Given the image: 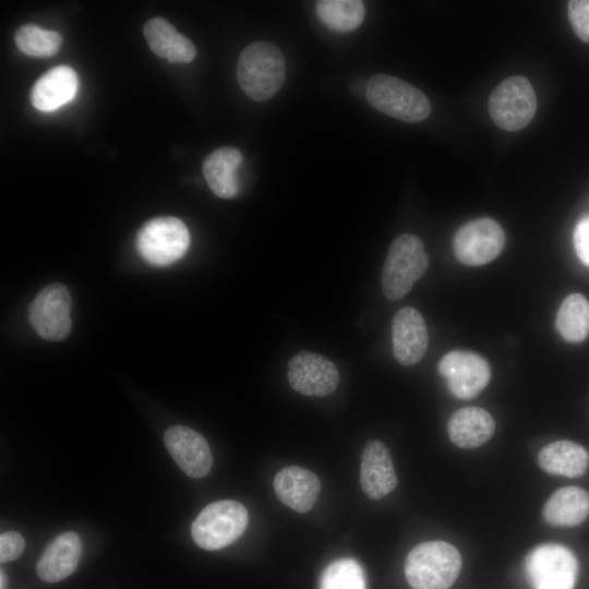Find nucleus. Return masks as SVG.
Returning <instances> with one entry per match:
<instances>
[{"instance_id":"nucleus-1","label":"nucleus","mask_w":589,"mask_h":589,"mask_svg":"<svg viewBox=\"0 0 589 589\" xmlns=\"http://www.w3.org/2000/svg\"><path fill=\"white\" fill-rule=\"evenodd\" d=\"M286 79L283 52L268 41H254L241 52L237 63V81L253 100L273 97Z\"/></svg>"},{"instance_id":"nucleus-2","label":"nucleus","mask_w":589,"mask_h":589,"mask_svg":"<svg viewBox=\"0 0 589 589\" xmlns=\"http://www.w3.org/2000/svg\"><path fill=\"white\" fill-rule=\"evenodd\" d=\"M458 550L445 541H426L407 555L405 575L413 589H448L461 569Z\"/></svg>"},{"instance_id":"nucleus-3","label":"nucleus","mask_w":589,"mask_h":589,"mask_svg":"<svg viewBox=\"0 0 589 589\" xmlns=\"http://www.w3.org/2000/svg\"><path fill=\"white\" fill-rule=\"evenodd\" d=\"M429 265V257L423 242L414 235L404 233L396 237L388 248L382 269V290L392 300H400L423 276Z\"/></svg>"},{"instance_id":"nucleus-4","label":"nucleus","mask_w":589,"mask_h":589,"mask_svg":"<svg viewBox=\"0 0 589 589\" xmlns=\"http://www.w3.org/2000/svg\"><path fill=\"white\" fill-rule=\"evenodd\" d=\"M365 96L373 108L401 121L420 122L431 112V104L420 89L393 75H373Z\"/></svg>"},{"instance_id":"nucleus-5","label":"nucleus","mask_w":589,"mask_h":589,"mask_svg":"<svg viewBox=\"0 0 589 589\" xmlns=\"http://www.w3.org/2000/svg\"><path fill=\"white\" fill-rule=\"evenodd\" d=\"M249 521L247 508L239 502L223 500L208 504L191 526L193 541L205 550H219L235 542Z\"/></svg>"},{"instance_id":"nucleus-6","label":"nucleus","mask_w":589,"mask_h":589,"mask_svg":"<svg viewBox=\"0 0 589 589\" xmlns=\"http://www.w3.org/2000/svg\"><path fill=\"white\" fill-rule=\"evenodd\" d=\"M190 233L184 223L171 216L146 221L136 235L140 255L155 266H167L179 261L188 251Z\"/></svg>"},{"instance_id":"nucleus-7","label":"nucleus","mask_w":589,"mask_h":589,"mask_svg":"<svg viewBox=\"0 0 589 589\" xmlns=\"http://www.w3.org/2000/svg\"><path fill=\"white\" fill-rule=\"evenodd\" d=\"M525 572L532 589H573L578 564L568 548L558 543H544L528 553Z\"/></svg>"},{"instance_id":"nucleus-8","label":"nucleus","mask_w":589,"mask_h":589,"mask_svg":"<svg viewBox=\"0 0 589 589\" xmlns=\"http://www.w3.org/2000/svg\"><path fill=\"white\" fill-rule=\"evenodd\" d=\"M537 110V97L528 79L509 76L489 97V113L494 123L506 131L525 128Z\"/></svg>"},{"instance_id":"nucleus-9","label":"nucleus","mask_w":589,"mask_h":589,"mask_svg":"<svg viewBox=\"0 0 589 589\" xmlns=\"http://www.w3.org/2000/svg\"><path fill=\"white\" fill-rule=\"evenodd\" d=\"M505 247V232L501 225L482 217L462 225L453 239L456 259L468 266L484 265L495 260Z\"/></svg>"},{"instance_id":"nucleus-10","label":"nucleus","mask_w":589,"mask_h":589,"mask_svg":"<svg viewBox=\"0 0 589 589\" xmlns=\"http://www.w3.org/2000/svg\"><path fill=\"white\" fill-rule=\"evenodd\" d=\"M438 372L446 380L449 393L458 399L478 396L489 384L491 368L481 354L456 349L438 362Z\"/></svg>"},{"instance_id":"nucleus-11","label":"nucleus","mask_w":589,"mask_h":589,"mask_svg":"<svg viewBox=\"0 0 589 589\" xmlns=\"http://www.w3.org/2000/svg\"><path fill=\"white\" fill-rule=\"evenodd\" d=\"M70 309L68 288L62 284H51L43 288L29 304L28 320L44 339L62 340L72 326Z\"/></svg>"},{"instance_id":"nucleus-12","label":"nucleus","mask_w":589,"mask_h":589,"mask_svg":"<svg viewBox=\"0 0 589 589\" xmlns=\"http://www.w3.org/2000/svg\"><path fill=\"white\" fill-rule=\"evenodd\" d=\"M287 376L290 386L305 396H327L335 392L339 383L336 365L311 351L298 352L289 360Z\"/></svg>"},{"instance_id":"nucleus-13","label":"nucleus","mask_w":589,"mask_h":589,"mask_svg":"<svg viewBox=\"0 0 589 589\" xmlns=\"http://www.w3.org/2000/svg\"><path fill=\"white\" fill-rule=\"evenodd\" d=\"M393 354L405 366L418 363L426 352L429 334L421 313L411 306L398 310L392 320Z\"/></svg>"},{"instance_id":"nucleus-14","label":"nucleus","mask_w":589,"mask_h":589,"mask_svg":"<svg viewBox=\"0 0 589 589\" xmlns=\"http://www.w3.org/2000/svg\"><path fill=\"white\" fill-rule=\"evenodd\" d=\"M165 445L177 465L191 478L205 477L213 465L211 448L196 431L173 425L164 435Z\"/></svg>"},{"instance_id":"nucleus-15","label":"nucleus","mask_w":589,"mask_h":589,"mask_svg":"<svg viewBox=\"0 0 589 589\" xmlns=\"http://www.w3.org/2000/svg\"><path fill=\"white\" fill-rule=\"evenodd\" d=\"M390 454L380 440L369 441L361 455L360 484L371 500H380L397 486Z\"/></svg>"},{"instance_id":"nucleus-16","label":"nucleus","mask_w":589,"mask_h":589,"mask_svg":"<svg viewBox=\"0 0 589 589\" xmlns=\"http://www.w3.org/2000/svg\"><path fill=\"white\" fill-rule=\"evenodd\" d=\"M277 498L298 513L309 512L321 492V482L315 473L298 466H288L274 478Z\"/></svg>"},{"instance_id":"nucleus-17","label":"nucleus","mask_w":589,"mask_h":589,"mask_svg":"<svg viewBox=\"0 0 589 589\" xmlns=\"http://www.w3.org/2000/svg\"><path fill=\"white\" fill-rule=\"evenodd\" d=\"M82 543L77 533L68 531L56 537L37 562V574L46 582H57L70 576L77 567Z\"/></svg>"},{"instance_id":"nucleus-18","label":"nucleus","mask_w":589,"mask_h":589,"mask_svg":"<svg viewBox=\"0 0 589 589\" xmlns=\"http://www.w3.org/2000/svg\"><path fill=\"white\" fill-rule=\"evenodd\" d=\"M77 85V75L72 68L55 67L36 81L31 91V101L40 111H55L75 97Z\"/></svg>"},{"instance_id":"nucleus-19","label":"nucleus","mask_w":589,"mask_h":589,"mask_svg":"<svg viewBox=\"0 0 589 589\" xmlns=\"http://www.w3.org/2000/svg\"><path fill=\"white\" fill-rule=\"evenodd\" d=\"M495 432L493 417L480 407H465L456 410L447 422V433L457 447L477 448L486 443Z\"/></svg>"},{"instance_id":"nucleus-20","label":"nucleus","mask_w":589,"mask_h":589,"mask_svg":"<svg viewBox=\"0 0 589 589\" xmlns=\"http://www.w3.org/2000/svg\"><path fill=\"white\" fill-rule=\"evenodd\" d=\"M242 163L241 152L224 146L212 152L203 161V175L212 192L221 199H231L239 192L238 168Z\"/></svg>"},{"instance_id":"nucleus-21","label":"nucleus","mask_w":589,"mask_h":589,"mask_svg":"<svg viewBox=\"0 0 589 589\" xmlns=\"http://www.w3.org/2000/svg\"><path fill=\"white\" fill-rule=\"evenodd\" d=\"M143 33L151 49L169 62L188 63L196 55L193 43L163 17L147 21Z\"/></svg>"},{"instance_id":"nucleus-22","label":"nucleus","mask_w":589,"mask_h":589,"mask_svg":"<svg viewBox=\"0 0 589 589\" xmlns=\"http://www.w3.org/2000/svg\"><path fill=\"white\" fill-rule=\"evenodd\" d=\"M544 520L555 527H574L589 516V493L579 486L556 490L542 508Z\"/></svg>"},{"instance_id":"nucleus-23","label":"nucleus","mask_w":589,"mask_h":589,"mask_svg":"<svg viewBox=\"0 0 589 589\" xmlns=\"http://www.w3.org/2000/svg\"><path fill=\"white\" fill-rule=\"evenodd\" d=\"M538 462L550 474L578 478L588 468L589 453L576 442L561 440L543 446L539 452Z\"/></svg>"},{"instance_id":"nucleus-24","label":"nucleus","mask_w":589,"mask_h":589,"mask_svg":"<svg viewBox=\"0 0 589 589\" xmlns=\"http://www.w3.org/2000/svg\"><path fill=\"white\" fill-rule=\"evenodd\" d=\"M556 329L568 342H580L589 336V301L581 293H570L556 314Z\"/></svg>"},{"instance_id":"nucleus-25","label":"nucleus","mask_w":589,"mask_h":589,"mask_svg":"<svg viewBox=\"0 0 589 589\" xmlns=\"http://www.w3.org/2000/svg\"><path fill=\"white\" fill-rule=\"evenodd\" d=\"M316 13L332 31L347 33L362 23L365 9L359 0H321L316 2Z\"/></svg>"},{"instance_id":"nucleus-26","label":"nucleus","mask_w":589,"mask_h":589,"mask_svg":"<svg viewBox=\"0 0 589 589\" xmlns=\"http://www.w3.org/2000/svg\"><path fill=\"white\" fill-rule=\"evenodd\" d=\"M14 40L20 51L37 58L53 56L62 45V36L59 33L43 29L35 24L19 27Z\"/></svg>"},{"instance_id":"nucleus-27","label":"nucleus","mask_w":589,"mask_h":589,"mask_svg":"<svg viewBox=\"0 0 589 589\" xmlns=\"http://www.w3.org/2000/svg\"><path fill=\"white\" fill-rule=\"evenodd\" d=\"M320 589H365L363 570L354 560H337L323 572Z\"/></svg>"},{"instance_id":"nucleus-28","label":"nucleus","mask_w":589,"mask_h":589,"mask_svg":"<svg viewBox=\"0 0 589 589\" xmlns=\"http://www.w3.org/2000/svg\"><path fill=\"white\" fill-rule=\"evenodd\" d=\"M567 10L575 34L582 41L589 43V0H570Z\"/></svg>"},{"instance_id":"nucleus-29","label":"nucleus","mask_w":589,"mask_h":589,"mask_svg":"<svg viewBox=\"0 0 589 589\" xmlns=\"http://www.w3.org/2000/svg\"><path fill=\"white\" fill-rule=\"evenodd\" d=\"M25 546L24 538L16 531L3 532L0 536V561L2 563L16 560Z\"/></svg>"},{"instance_id":"nucleus-30","label":"nucleus","mask_w":589,"mask_h":589,"mask_svg":"<svg viewBox=\"0 0 589 589\" xmlns=\"http://www.w3.org/2000/svg\"><path fill=\"white\" fill-rule=\"evenodd\" d=\"M574 247L580 261L589 266V216L582 217L576 224Z\"/></svg>"},{"instance_id":"nucleus-31","label":"nucleus","mask_w":589,"mask_h":589,"mask_svg":"<svg viewBox=\"0 0 589 589\" xmlns=\"http://www.w3.org/2000/svg\"><path fill=\"white\" fill-rule=\"evenodd\" d=\"M0 578H1L0 587H1V589H4L5 584H7V577H5V574H4L2 570H1V576H0Z\"/></svg>"}]
</instances>
